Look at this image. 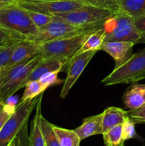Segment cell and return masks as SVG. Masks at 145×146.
I'll return each instance as SVG.
<instances>
[{
  "label": "cell",
  "instance_id": "cell-28",
  "mask_svg": "<svg viewBox=\"0 0 145 146\" xmlns=\"http://www.w3.org/2000/svg\"><path fill=\"white\" fill-rule=\"evenodd\" d=\"M122 136L125 141L136 136V133L135 131V123L129 115L122 124Z\"/></svg>",
  "mask_w": 145,
  "mask_h": 146
},
{
  "label": "cell",
  "instance_id": "cell-7",
  "mask_svg": "<svg viewBox=\"0 0 145 146\" xmlns=\"http://www.w3.org/2000/svg\"><path fill=\"white\" fill-rule=\"evenodd\" d=\"M114 13V11L106 9L84 4L72 11L57 13L53 15L73 25L88 26L105 22Z\"/></svg>",
  "mask_w": 145,
  "mask_h": 146
},
{
  "label": "cell",
  "instance_id": "cell-21",
  "mask_svg": "<svg viewBox=\"0 0 145 146\" xmlns=\"http://www.w3.org/2000/svg\"><path fill=\"white\" fill-rule=\"evenodd\" d=\"M105 146H124L125 141L122 136V124L113 127L102 134Z\"/></svg>",
  "mask_w": 145,
  "mask_h": 146
},
{
  "label": "cell",
  "instance_id": "cell-22",
  "mask_svg": "<svg viewBox=\"0 0 145 146\" xmlns=\"http://www.w3.org/2000/svg\"><path fill=\"white\" fill-rule=\"evenodd\" d=\"M25 39L26 37L21 34L0 26V47L1 48L9 46Z\"/></svg>",
  "mask_w": 145,
  "mask_h": 146
},
{
  "label": "cell",
  "instance_id": "cell-38",
  "mask_svg": "<svg viewBox=\"0 0 145 146\" xmlns=\"http://www.w3.org/2000/svg\"><path fill=\"white\" fill-rule=\"evenodd\" d=\"M0 80H1V69H0Z\"/></svg>",
  "mask_w": 145,
  "mask_h": 146
},
{
  "label": "cell",
  "instance_id": "cell-14",
  "mask_svg": "<svg viewBox=\"0 0 145 146\" xmlns=\"http://www.w3.org/2000/svg\"><path fill=\"white\" fill-rule=\"evenodd\" d=\"M127 108L135 110L145 104V84L134 83L126 90L122 97Z\"/></svg>",
  "mask_w": 145,
  "mask_h": 146
},
{
  "label": "cell",
  "instance_id": "cell-24",
  "mask_svg": "<svg viewBox=\"0 0 145 146\" xmlns=\"http://www.w3.org/2000/svg\"><path fill=\"white\" fill-rule=\"evenodd\" d=\"M25 90L24 91L21 101H25L27 99H31L35 97L38 96L42 94L47 89L39 80H35L28 82L26 86Z\"/></svg>",
  "mask_w": 145,
  "mask_h": 146
},
{
  "label": "cell",
  "instance_id": "cell-4",
  "mask_svg": "<svg viewBox=\"0 0 145 146\" xmlns=\"http://www.w3.org/2000/svg\"><path fill=\"white\" fill-rule=\"evenodd\" d=\"M0 26L18 33L26 38L38 31L26 10L15 3L0 9Z\"/></svg>",
  "mask_w": 145,
  "mask_h": 146
},
{
  "label": "cell",
  "instance_id": "cell-6",
  "mask_svg": "<svg viewBox=\"0 0 145 146\" xmlns=\"http://www.w3.org/2000/svg\"><path fill=\"white\" fill-rule=\"evenodd\" d=\"M94 31L82 33L73 36L42 44L41 45L40 54L44 60L60 57L71 58L80 51L84 42Z\"/></svg>",
  "mask_w": 145,
  "mask_h": 146
},
{
  "label": "cell",
  "instance_id": "cell-20",
  "mask_svg": "<svg viewBox=\"0 0 145 146\" xmlns=\"http://www.w3.org/2000/svg\"><path fill=\"white\" fill-rule=\"evenodd\" d=\"M105 30L103 27L102 28L94 31L88 36L77 54L89 51H100L105 41Z\"/></svg>",
  "mask_w": 145,
  "mask_h": 146
},
{
  "label": "cell",
  "instance_id": "cell-17",
  "mask_svg": "<svg viewBox=\"0 0 145 146\" xmlns=\"http://www.w3.org/2000/svg\"><path fill=\"white\" fill-rule=\"evenodd\" d=\"M102 113V134L113 127L123 123L129 115L128 111L117 107H109Z\"/></svg>",
  "mask_w": 145,
  "mask_h": 146
},
{
  "label": "cell",
  "instance_id": "cell-33",
  "mask_svg": "<svg viewBox=\"0 0 145 146\" xmlns=\"http://www.w3.org/2000/svg\"><path fill=\"white\" fill-rule=\"evenodd\" d=\"M134 24L136 25V28L141 32L145 34V15L134 19Z\"/></svg>",
  "mask_w": 145,
  "mask_h": 146
},
{
  "label": "cell",
  "instance_id": "cell-15",
  "mask_svg": "<svg viewBox=\"0 0 145 146\" xmlns=\"http://www.w3.org/2000/svg\"><path fill=\"white\" fill-rule=\"evenodd\" d=\"M102 116L103 113L98 114L85 118L79 127L74 129L81 141L95 135H102Z\"/></svg>",
  "mask_w": 145,
  "mask_h": 146
},
{
  "label": "cell",
  "instance_id": "cell-8",
  "mask_svg": "<svg viewBox=\"0 0 145 146\" xmlns=\"http://www.w3.org/2000/svg\"><path fill=\"white\" fill-rule=\"evenodd\" d=\"M16 4L24 9L53 15L78 9L84 5L80 0H53V1H16Z\"/></svg>",
  "mask_w": 145,
  "mask_h": 146
},
{
  "label": "cell",
  "instance_id": "cell-27",
  "mask_svg": "<svg viewBox=\"0 0 145 146\" xmlns=\"http://www.w3.org/2000/svg\"><path fill=\"white\" fill-rule=\"evenodd\" d=\"M26 11L31 19L32 20L37 28L45 25L53 20L52 15H48V14H42V13L36 12V11H30V10H26Z\"/></svg>",
  "mask_w": 145,
  "mask_h": 146
},
{
  "label": "cell",
  "instance_id": "cell-30",
  "mask_svg": "<svg viewBox=\"0 0 145 146\" xmlns=\"http://www.w3.org/2000/svg\"><path fill=\"white\" fill-rule=\"evenodd\" d=\"M60 71H52V72H48L44 74L41 78H39V81L46 88L51 86L58 84L61 82V80L58 79V74Z\"/></svg>",
  "mask_w": 145,
  "mask_h": 146
},
{
  "label": "cell",
  "instance_id": "cell-13",
  "mask_svg": "<svg viewBox=\"0 0 145 146\" xmlns=\"http://www.w3.org/2000/svg\"><path fill=\"white\" fill-rule=\"evenodd\" d=\"M41 52V45L25 39L18 44L9 62L1 70H6L33 58Z\"/></svg>",
  "mask_w": 145,
  "mask_h": 146
},
{
  "label": "cell",
  "instance_id": "cell-35",
  "mask_svg": "<svg viewBox=\"0 0 145 146\" xmlns=\"http://www.w3.org/2000/svg\"><path fill=\"white\" fill-rule=\"evenodd\" d=\"M13 4V3H6V2H0V9H1L2 7H5V6L9 5V4Z\"/></svg>",
  "mask_w": 145,
  "mask_h": 146
},
{
  "label": "cell",
  "instance_id": "cell-18",
  "mask_svg": "<svg viewBox=\"0 0 145 146\" xmlns=\"http://www.w3.org/2000/svg\"><path fill=\"white\" fill-rule=\"evenodd\" d=\"M118 11L134 19L145 15V0H120Z\"/></svg>",
  "mask_w": 145,
  "mask_h": 146
},
{
  "label": "cell",
  "instance_id": "cell-40",
  "mask_svg": "<svg viewBox=\"0 0 145 146\" xmlns=\"http://www.w3.org/2000/svg\"><path fill=\"white\" fill-rule=\"evenodd\" d=\"M1 48H1V47H0V51H1Z\"/></svg>",
  "mask_w": 145,
  "mask_h": 146
},
{
  "label": "cell",
  "instance_id": "cell-9",
  "mask_svg": "<svg viewBox=\"0 0 145 146\" xmlns=\"http://www.w3.org/2000/svg\"><path fill=\"white\" fill-rule=\"evenodd\" d=\"M96 53L97 51H85L76 54L71 57L67 66L66 78L64 81L60 94L61 98H65L68 96L71 88Z\"/></svg>",
  "mask_w": 145,
  "mask_h": 146
},
{
  "label": "cell",
  "instance_id": "cell-34",
  "mask_svg": "<svg viewBox=\"0 0 145 146\" xmlns=\"http://www.w3.org/2000/svg\"><path fill=\"white\" fill-rule=\"evenodd\" d=\"M17 0H0V2L6 3H15Z\"/></svg>",
  "mask_w": 145,
  "mask_h": 146
},
{
  "label": "cell",
  "instance_id": "cell-11",
  "mask_svg": "<svg viewBox=\"0 0 145 146\" xmlns=\"http://www.w3.org/2000/svg\"><path fill=\"white\" fill-rule=\"evenodd\" d=\"M134 44L127 41H107L104 42L100 50L107 53L115 60L114 69L122 66L127 61H129L133 53V46Z\"/></svg>",
  "mask_w": 145,
  "mask_h": 146
},
{
  "label": "cell",
  "instance_id": "cell-36",
  "mask_svg": "<svg viewBox=\"0 0 145 146\" xmlns=\"http://www.w3.org/2000/svg\"><path fill=\"white\" fill-rule=\"evenodd\" d=\"M17 1H53V0H17Z\"/></svg>",
  "mask_w": 145,
  "mask_h": 146
},
{
  "label": "cell",
  "instance_id": "cell-3",
  "mask_svg": "<svg viewBox=\"0 0 145 146\" xmlns=\"http://www.w3.org/2000/svg\"><path fill=\"white\" fill-rule=\"evenodd\" d=\"M145 79V48L134 54L132 58L114 69L102 81L105 86L134 84Z\"/></svg>",
  "mask_w": 145,
  "mask_h": 146
},
{
  "label": "cell",
  "instance_id": "cell-10",
  "mask_svg": "<svg viewBox=\"0 0 145 146\" xmlns=\"http://www.w3.org/2000/svg\"><path fill=\"white\" fill-rule=\"evenodd\" d=\"M44 60L40 54L35 56L10 81L0 87V106L5 104L13 94L21 89V85L27 76Z\"/></svg>",
  "mask_w": 145,
  "mask_h": 146
},
{
  "label": "cell",
  "instance_id": "cell-26",
  "mask_svg": "<svg viewBox=\"0 0 145 146\" xmlns=\"http://www.w3.org/2000/svg\"><path fill=\"white\" fill-rule=\"evenodd\" d=\"M28 121L27 120L21 129L19 130L17 135L12 141V146H29L28 135Z\"/></svg>",
  "mask_w": 145,
  "mask_h": 146
},
{
  "label": "cell",
  "instance_id": "cell-19",
  "mask_svg": "<svg viewBox=\"0 0 145 146\" xmlns=\"http://www.w3.org/2000/svg\"><path fill=\"white\" fill-rule=\"evenodd\" d=\"M61 146H80L81 140L74 130H69L53 125Z\"/></svg>",
  "mask_w": 145,
  "mask_h": 146
},
{
  "label": "cell",
  "instance_id": "cell-29",
  "mask_svg": "<svg viewBox=\"0 0 145 146\" xmlns=\"http://www.w3.org/2000/svg\"><path fill=\"white\" fill-rule=\"evenodd\" d=\"M16 106L12 103L6 102L3 105L0 106V129L6 123L11 115L14 113Z\"/></svg>",
  "mask_w": 145,
  "mask_h": 146
},
{
  "label": "cell",
  "instance_id": "cell-25",
  "mask_svg": "<svg viewBox=\"0 0 145 146\" xmlns=\"http://www.w3.org/2000/svg\"><path fill=\"white\" fill-rule=\"evenodd\" d=\"M85 4L94 6L99 8L106 9L116 12L119 11V4L117 0H80Z\"/></svg>",
  "mask_w": 145,
  "mask_h": 146
},
{
  "label": "cell",
  "instance_id": "cell-1",
  "mask_svg": "<svg viewBox=\"0 0 145 146\" xmlns=\"http://www.w3.org/2000/svg\"><path fill=\"white\" fill-rule=\"evenodd\" d=\"M52 16V21L38 28V31L34 35L27 37L26 39L42 45L50 41L66 38L82 33L97 31L102 28L105 24L103 22L88 26H76L55 16Z\"/></svg>",
  "mask_w": 145,
  "mask_h": 146
},
{
  "label": "cell",
  "instance_id": "cell-5",
  "mask_svg": "<svg viewBox=\"0 0 145 146\" xmlns=\"http://www.w3.org/2000/svg\"><path fill=\"white\" fill-rule=\"evenodd\" d=\"M38 97L20 101L14 113L0 129V146H8L11 143L36 106Z\"/></svg>",
  "mask_w": 145,
  "mask_h": 146
},
{
  "label": "cell",
  "instance_id": "cell-37",
  "mask_svg": "<svg viewBox=\"0 0 145 146\" xmlns=\"http://www.w3.org/2000/svg\"><path fill=\"white\" fill-rule=\"evenodd\" d=\"M8 146H12V141H11V143H10L9 145Z\"/></svg>",
  "mask_w": 145,
  "mask_h": 146
},
{
  "label": "cell",
  "instance_id": "cell-23",
  "mask_svg": "<svg viewBox=\"0 0 145 146\" xmlns=\"http://www.w3.org/2000/svg\"><path fill=\"white\" fill-rule=\"evenodd\" d=\"M41 125L45 146H61L56 135L53 129V124L48 122L43 115L41 117Z\"/></svg>",
  "mask_w": 145,
  "mask_h": 146
},
{
  "label": "cell",
  "instance_id": "cell-32",
  "mask_svg": "<svg viewBox=\"0 0 145 146\" xmlns=\"http://www.w3.org/2000/svg\"><path fill=\"white\" fill-rule=\"evenodd\" d=\"M128 115L133 120L135 124H145V104L137 109L129 110V111H128Z\"/></svg>",
  "mask_w": 145,
  "mask_h": 146
},
{
  "label": "cell",
  "instance_id": "cell-16",
  "mask_svg": "<svg viewBox=\"0 0 145 146\" xmlns=\"http://www.w3.org/2000/svg\"><path fill=\"white\" fill-rule=\"evenodd\" d=\"M42 94L38 97V101L36 106V113L34 119L31 123V131L28 135L29 146H45V140L41 130V121L42 113H41V100Z\"/></svg>",
  "mask_w": 145,
  "mask_h": 146
},
{
  "label": "cell",
  "instance_id": "cell-39",
  "mask_svg": "<svg viewBox=\"0 0 145 146\" xmlns=\"http://www.w3.org/2000/svg\"><path fill=\"white\" fill-rule=\"evenodd\" d=\"M117 1L119 2V1H120V0H117Z\"/></svg>",
  "mask_w": 145,
  "mask_h": 146
},
{
  "label": "cell",
  "instance_id": "cell-2",
  "mask_svg": "<svg viewBox=\"0 0 145 146\" xmlns=\"http://www.w3.org/2000/svg\"><path fill=\"white\" fill-rule=\"evenodd\" d=\"M105 41H127L135 45L145 44V34L141 32L134 24V18L116 11L105 22Z\"/></svg>",
  "mask_w": 145,
  "mask_h": 146
},
{
  "label": "cell",
  "instance_id": "cell-12",
  "mask_svg": "<svg viewBox=\"0 0 145 146\" xmlns=\"http://www.w3.org/2000/svg\"><path fill=\"white\" fill-rule=\"evenodd\" d=\"M71 58L69 57H60V58H51L44 60L38 64L31 74L27 76L21 85V88L26 86L28 82L35 80H38L44 74L52 71H66L68 64Z\"/></svg>",
  "mask_w": 145,
  "mask_h": 146
},
{
  "label": "cell",
  "instance_id": "cell-31",
  "mask_svg": "<svg viewBox=\"0 0 145 146\" xmlns=\"http://www.w3.org/2000/svg\"><path fill=\"white\" fill-rule=\"evenodd\" d=\"M18 43H16V44H12L11 46H9L1 48V50L0 51V69L1 68H3L9 62V59L11 58L13 52L15 50V48H16Z\"/></svg>",
  "mask_w": 145,
  "mask_h": 146
}]
</instances>
